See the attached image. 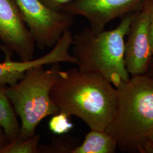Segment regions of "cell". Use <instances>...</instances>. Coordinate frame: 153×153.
<instances>
[{
	"label": "cell",
	"mask_w": 153,
	"mask_h": 153,
	"mask_svg": "<svg viewBox=\"0 0 153 153\" xmlns=\"http://www.w3.org/2000/svg\"><path fill=\"white\" fill-rule=\"evenodd\" d=\"M60 112L82 120L90 129L105 131L117 108V90L104 77L78 68L64 71L51 91Z\"/></svg>",
	"instance_id": "obj_1"
},
{
	"label": "cell",
	"mask_w": 153,
	"mask_h": 153,
	"mask_svg": "<svg viewBox=\"0 0 153 153\" xmlns=\"http://www.w3.org/2000/svg\"><path fill=\"white\" fill-rule=\"evenodd\" d=\"M116 90V111L105 131L121 152L142 153L153 129V79L145 74L131 76Z\"/></svg>",
	"instance_id": "obj_2"
},
{
	"label": "cell",
	"mask_w": 153,
	"mask_h": 153,
	"mask_svg": "<svg viewBox=\"0 0 153 153\" xmlns=\"http://www.w3.org/2000/svg\"><path fill=\"white\" fill-rule=\"evenodd\" d=\"M133 14L123 17L112 30L95 33L87 27L73 35V56L77 68L102 76L116 88L128 82L131 76L124 62V44Z\"/></svg>",
	"instance_id": "obj_3"
},
{
	"label": "cell",
	"mask_w": 153,
	"mask_h": 153,
	"mask_svg": "<svg viewBox=\"0 0 153 153\" xmlns=\"http://www.w3.org/2000/svg\"><path fill=\"white\" fill-rule=\"evenodd\" d=\"M44 65L33 67L22 79L6 88L17 116L21 120V131L18 138L31 137L41 121L49 116L60 112L51 98V91L55 83L64 74L60 63L52 64L48 69Z\"/></svg>",
	"instance_id": "obj_4"
},
{
	"label": "cell",
	"mask_w": 153,
	"mask_h": 153,
	"mask_svg": "<svg viewBox=\"0 0 153 153\" xmlns=\"http://www.w3.org/2000/svg\"><path fill=\"white\" fill-rule=\"evenodd\" d=\"M22 18L39 48H52L74 22V16L55 11L40 0H16Z\"/></svg>",
	"instance_id": "obj_5"
},
{
	"label": "cell",
	"mask_w": 153,
	"mask_h": 153,
	"mask_svg": "<svg viewBox=\"0 0 153 153\" xmlns=\"http://www.w3.org/2000/svg\"><path fill=\"white\" fill-rule=\"evenodd\" d=\"M0 40L5 57L16 53L21 61L33 59L36 43L16 0H0Z\"/></svg>",
	"instance_id": "obj_6"
},
{
	"label": "cell",
	"mask_w": 153,
	"mask_h": 153,
	"mask_svg": "<svg viewBox=\"0 0 153 153\" xmlns=\"http://www.w3.org/2000/svg\"><path fill=\"white\" fill-rule=\"evenodd\" d=\"M153 0H145L134 13L124 44V62L131 77L146 74L153 53L149 30V14Z\"/></svg>",
	"instance_id": "obj_7"
},
{
	"label": "cell",
	"mask_w": 153,
	"mask_h": 153,
	"mask_svg": "<svg viewBox=\"0 0 153 153\" xmlns=\"http://www.w3.org/2000/svg\"><path fill=\"white\" fill-rule=\"evenodd\" d=\"M145 0H74L62 12L85 18L94 33L105 30L109 22L140 10Z\"/></svg>",
	"instance_id": "obj_8"
},
{
	"label": "cell",
	"mask_w": 153,
	"mask_h": 153,
	"mask_svg": "<svg viewBox=\"0 0 153 153\" xmlns=\"http://www.w3.org/2000/svg\"><path fill=\"white\" fill-rule=\"evenodd\" d=\"M73 34L66 31L60 39L47 54L30 61H14L10 58H5L0 62V85L12 86L19 82L28 70L39 65H52L56 63L67 62L76 64V58L71 55Z\"/></svg>",
	"instance_id": "obj_9"
},
{
	"label": "cell",
	"mask_w": 153,
	"mask_h": 153,
	"mask_svg": "<svg viewBox=\"0 0 153 153\" xmlns=\"http://www.w3.org/2000/svg\"><path fill=\"white\" fill-rule=\"evenodd\" d=\"M117 150V142L107 131L90 129L73 153H115Z\"/></svg>",
	"instance_id": "obj_10"
},
{
	"label": "cell",
	"mask_w": 153,
	"mask_h": 153,
	"mask_svg": "<svg viewBox=\"0 0 153 153\" xmlns=\"http://www.w3.org/2000/svg\"><path fill=\"white\" fill-rule=\"evenodd\" d=\"M6 85H0V126L9 141L19 137L21 124L6 93Z\"/></svg>",
	"instance_id": "obj_11"
},
{
	"label": "cell",
	"mask_w": 153,
	"mask_h": 153,
	"mask_svg": "<svg viewBox=\"0 0 153 153\" xmlns=\"http://www.w3.org/2000/svg\"><path fill=\"white\" fill-rule=\"evenodd\" d=\"M40 140V136L37 134L24 139L16 138L2 148L0 153H39Z\"/></svg>",
	"instance_id": "obj_12"
},
{
	"label": "cell",
	"mask_w": 153,
	"mask_h": 153,
	"mask_svg": "<svg viewBox=\"0 0 153 153\" xmlns=\"http://www.w3.org/2000/svg\"><path fill=\"white\" fill-rule=\"evenodd\" d=\"M79 145L78 140L71 137L60 136L54 137L49 144L39 145V153H73Z\"/></svg>",
	"instance_id": "obj_13"
},
{
	"label": "cell",
	"mask_w": 153,
	"mask_h": 153,
	"mask_svg": "<svg viewBox=\"0 0 153 153\" xmlns=\"http://www.w3.org/2000/svg\"><path fill=\"white\" fill-rule=\"evenodd\" d=\"M71 119V116L61 112L53 115L48 123L50 131L56 135H62L68 133L73 128Z\"/></svg>",
	"instance_id": "obj_14"
},
{
	"label": "cell",
	"mask_w": 153,
	"mask_h": 153,
	"mask_svg": "<svg viewBox=\"0 0 153 153\" xmlns=\"http://www.w3.org/2000/svg\"><path fill=\"white\" fill-rule=\"evenodd\" d=\"M45 5L52 10L61 11L64 6L74 0H40Z\"/></svg>",
	"instance_id": "obj_15"
},
{
	"label": "cell",
	"mask_w": 153,
	"mask_h": 153,
	"mask_svg": "<svg viewBox=\"0 0 153 153\" xmlns=\"http://www.w3.org/2000/svg\"><path fill=\"white\" fill-rule=\"evenodd\" d=\"M149 30L151 47L153 53V1L149 14Z\"/></svg>",
	"instance_id": "obj_16"
},
{
	"label": "cell",
	"mask_w": 153,
	"mask_h": 153,
	"mask_svg": "<svg viewBox=\"0 0 153 153\" xmlns=\"http://www.w3.org/2000/svg\"><path fill=\"white\" fill-rule=\"evenodd\" d=\"M9 142L2 128L0 126V150Z\"/></svg>",
	"instance_id": "obj_17"
},
{
	"label": "cell",
	"mask_w": 153,
	"mask_h": 153,
	"mask_svg": "<svg viewBox=\"0 0 153 153\" xmlns=\"http://www.w3.org/2000/svg\"><path fill=\"white\" fill-rule=\"evenodd\" d=\"M145 75L150 77V78L153 79V55Z\"/></svg>",
	"instance_id": "obj_18"
},
{
	"label": "cell",
	"mask_w": 153,
	"mask_h": 153,
	"mask_svg": "<svg viewBox=\"0 0 153 153\" xmlns=\"http://www.w3.org/2000/svg\"><path fill=\"white\" fill-rule=\"evenodd\" d=\"M146 141H148V142H149V143L150 144L152 148L153 149V129L148 134Z\"/></svg>",
	"instance_id": "obj_19"
}]
</instances>
